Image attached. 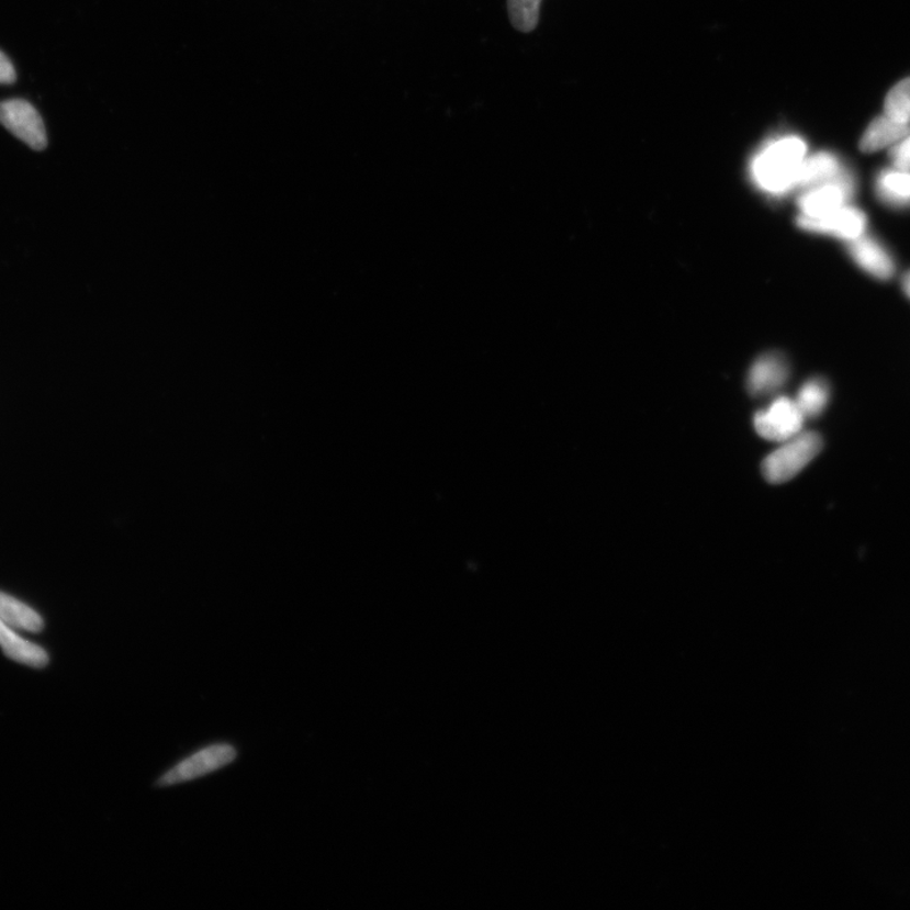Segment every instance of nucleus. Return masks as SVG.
Wrapping results in <instances>:
<instances>
[{
    "label": "nucleus",
    "mask_w": 910,
    "mask_h": 910,
    "mask_svg": "<svg viewBox=\"0 0 910 910\" xmlns=\"http://www.w3.org/2000/svg\"><path fill=\"white\" fill-rule=\"evenodd\" d=\"M856 194L853 172L843 169L836 178L806 189L798 199L800 215L822 216L847 205Z\"/></svg>",
    "instance_id": "3"
},
{
    "label": "nucleus",
    "mask_w": 910,
    "mask_h": 910,
    "mask_svg": "<svg viewBox=\"0 0 910 910\" xmlns=\"http://www.w3.org/2000/svg\"><path fill=\"white\" fill-rule=\"evenodd\" d=\"M789 378L787 359L779 353H767L751 367L748 389L751 395L764 396L778 391Z\"/></svg>",
    "instance_id": "9"
},
{
    "label": "nucleus",
    "mask_w": 910,
    "mask_h": 910,
    "mask_svg": "<svg viewBox=\"0 0 910 910\" xmlns=\"http://www.w3.org/2000/svg\"><path fill=\"white\" fill-rule=\"evenodd\" d=\"M901 285H903V290L907 296L910 299V271L906 273V277L903 278V283H901Z\"/></svg>",
    "instance_id": "20"
},
{
    "label": "nucleus",
    "mask_w": 910,
    "mask_h": 910,
    "mask_svg": "<svg viewBox=\"0 0 910 910\" xmlns=\"http://www.w3.org/2000/svg\"><path fill=\"white\" fill-rule=\"evenodd\" d=\"M875 191L880 202L896 209L910 207V170L881 171L875 180Z\"/></svg>",
    "instance_id": "12"
},
{
    "label": "nucleus",
    "mask_w": 910,
    "mask_h": 910,
    "mask_svg": "<svg viewBox=\"0 0 910 910\" xmlns=\"http://www.w3.org/2000/svg\"><path fill=\"white\" fill-rule=\"evenodd\" d=\"M830 401L828 382L821 379L809 380L800 387L796 400L800 412L807 417L821 415Z\"/></svg>",
    "instance_id": "15"
},
{
    "label": "nucleus",
    "mask_w": 910,
    "mask_h": 910,
    "mask_svg": "<svg viewBox=\"0 0 910 910\" xmlns=\"http://www.w3.org/2000/svg\"><path fill=\"white\" fill-rule=\"evenodd\" d=\"M823 441L820 434L799 432L775 449L764 459L762 471L767 482L780 484L795 479L821 453Z\"/></svg>",
    "instance_id": "2"
},
{
    "label": "nucleus",
    "mask_w": 910,
    "mask_h": 910,
    "mask_svg": "<svg viewBox=\"0 0 910 910\" xmlns=\"http://www.w3.org/2000/svg\"><path fill=\"white\" fill-rule=\"evenodd\" d=\"M0 124L35 151L47 147L45 123L27 100L11 99L0 103Z\"/></svg>",
    "instance_id": "5"
},
{
    "label": "nucleus",
    "mask_w": 910,
    "mask_h": 910,
    "mask_svg": "<svg viewBox=\"0 0 910 910\" xmlns=\"http://www.w3.org/2000/svg\"><path fill=\"white\" fill-rule=\"evenodd\" d=\"M797 223L801 229L807 232L833 236L849 241L865 235L867 228L865 213L860 211L858 207L850 205L842 206L838 211L822 216H816V218L799 215Z\"/></svg>",
    "instance_id": "7"
},
{
    "label": "nucleus",
    "mask_w": 910,
    "mask_h": 910,
    "mask_svg": "<svg viewBox=\"0 0 910 910\" xmlns=\"http://www.w3.org/2000/svg\"><path fill=\"white\" fill-rule=\"evenodd\" d=\"M843 170V167L838 156L830 153H820L811 157H806L801 164L798 189L806 190L836 178Z\"/></svg>",
    "instance_id": "14"
},
{
    "label": "nucleus",
    "mask_w": 910,
    "mask_h": 910,
    "mask_svg": "<svg viewBox=\"0 0 910 910\" xmlns=\"http://www.w3.org/2000/svg\"><path fill=\"white\" fill-rule=\"evenodd\" d=\"M237 750L227 744H218L198 751L194 755L182 760L171 771L157 782L158 787H171L202 778V776L223 769L235 762Z\"/></svg>",
    "instance_id": "4"
},
{
    "label": "nucleus",
    "mask_w": 910,
    "mask_h": 910,
    "mask_svg": "<svg viewBox=\"0 0 910 910\" xmlns=\"http://www.w3.org/2000/svg\"><path fill=\"white\" fill-rule=\"evenodd\" d=\"M889 156L897 169L910 170V132L895 146H891Z\"/></svg>",
    "instance_id": "18"
},
{
    "label": "nucleus",
    "mask_w": 910,
    "mask_h": 910,
    "mask_svg": "<svg viewBox=\"0 0 910 910\" xmlns=\"http://www.w3.org/2000/svg\"><path fill=\"white\" fill-rule=\"evenodd\" d=\"M849 244L851 258L875 279L889 280L896 273L895 258L878 239L863 235Z\"/></svg>",
    "instance_id": "8"
},
{
    "label": "nucleus",
    "mask_w": 910,
    "mask_h": 910,
    "mask_svg": "<svg viewBox=\"0 0 910 910\" xmlns=\"http://www.w3.org/2000/svg\"><path fill=\"white\" fill-rule=\"evenodd\" d=\"M806 157V142L797 136L772 141L751 162V178L767 194H787L798 189L799 171Z\"/></svg>",
    "instance_id": "1"
},
{
    "label": "nucleus",
    "mask_w": 910,
    "mask_h": 910,
    "mask_svg": "<svg viewBox=\"0 0 910 910\" xmlns=\"http://www.w3.org/2000/svg\"><path fill=\"white\" fill-rule=\"evenodd\" d=\"M806 416L800 412L796 400L779 397L754 417V427L760 437L783 442L804 429Z\"/></svg>",
    "instance_id": "6"
},
{
    "label": "nucleus",
    "mask_w": 910,
    "mask_h": 910,
    "mask_svg": "<svg viewBox=\"0 0 910 910\" xmlns=\"http://www.w3.org/2000/svg\"><path fill=\"white\" fill-rule=\"evenodd\" d=\"M909 132V123L899 122L884 113L866 128L862 141H860V148L866 154L876 153L879 149L895 146Z\"/></svg>",
    "instance_id": "11"
},
{
    "label": "nucleus",
    "mask_w": 910,
    "mask_h": 910,
    "mask_svg": "<svg viewBox=\"0 0 910 910\" xmlns=\"http://www.w3.org/2000/svg\"><path fill=\"white\" fill-rule=\"evenodd\" d=\"M16 80V72L10 57L0 52V83L11 86Z\"/></svg>",
    "instance_id": "19"
},
{
    "label": "nucleus",
    "mask_w": 910,
    "mask_h": 910,
    "mask_svg": "<svg viewBox=\"0 0 910 910\" xmlns=\"http://www.w3.org/2000/svg\"><path fill=\"white\" fill-rule=\"evenodd\" d=\"M0 621L15 630L40 632L44 630V619L22 600L0 592Z\"/></svg>",
    "instance_id": "13"
},
{
    "label": "nucleus",
    "mask_w": 910,
    "mask_h": 910,
    "mask_svg": "<svg viewBox=\"0 0 910 910\" xmlns=\"http://www.w3.org/2000/svg\"><path fill=\"white\" fill-rule=\"evenodd\" d=\"M0 649L7 658L16 663L36 667H45L49 658L44 648L21 637L11 626L0 621Z\"/></svg>",
    "instance_id": "10"
},
{
    "label": "nucleus",
    "mask_w": 910,
    "mask_h": 910,
    "mask_svg": "<svg viewBox=\"0 0 910 910\" xmlns=\"http://www.w3.org/2000/svg\"><path fill=\"white\" fill-rule=\"evenodd\" d=\"M884 110L891 119L910 124V78L900 81L889 91Z\"/></svg>",
    "instance_id": "17"
},
{
    "label": "nucleus",
    "mask_w": 910,
    "mask_h": 910,
    "mask_svg": "<svg viewBox=\"0 0 910 910\" xmlns=\"http://www.w3.org/2000/svg\"><path fill=\"white\" fill-rule=\"evenodd\" d=\"M541 0H507L508 15L514 27L530 32L537 27Z\"/></svg>",
    "instance_id": "16"
}]
</instances>
